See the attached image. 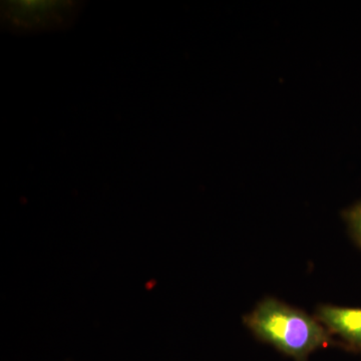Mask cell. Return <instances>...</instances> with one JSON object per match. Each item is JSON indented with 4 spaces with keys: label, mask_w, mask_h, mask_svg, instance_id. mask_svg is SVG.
<instances>
[{
    "label": "cell",
    "mask_w": 361,
    "mask_h": 361,
    "mask_svg": "<svg viewBox=\"0 0 361 361\" xmlns=\"http://www.w3.org/2000/svg\"><path fill=\"white\" fill-rule=\"evenodd\" d=\"M77 8L68 2H11L6 6L4 20L14 30H47L66 25Z\"/></svg>",
    "instance_id": "2"
},
{
    "label": "cell",
    "mask_w": 361,
    "mask_h": 361,
    "mask_svg": "<svg viewBox=\"0 0 361 361\" xmlns=\"http://www.w3.org/2000/svg\"><path fill=\"white\" fill-rule=\"evenodd\" d=\"M315 318L331 336L339 337L349 348L361 353V308L320 305Z\"/></svg>",
    "instance_id": "3"
},
{
    "label": "cell",
    "mask_w": 361,
    "mask_h": 361,
    "mask_svg": "<svg viewBox=\"0 0 361 361\" xmlns=\"http://www.w3.org/2000/svg\"><path fill=\"white\" fill-rule=\"evenodd\" d=\"M244 323L259 341L296 361H307L332 342L329 330L315 317L273 297L260 301Z\"/></svg>",
    "instance_id": "1"
},
{
    "label": "cell",
    "mask_w": 361,
    "mask_h": 361,
    "mask_svg": "<svg viewBox=\"0 0 361 361\" xmlns=\"http://www.w3.org/2000/svg\"><path fill=\"white\" fill-rule=\"evenodd\" d=\"M344 217L350 230L351 236L361 247V202L346 211Z\"/></svg>",
    "instance_id": "4"
}]
</instances>
